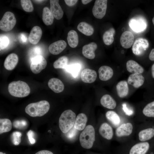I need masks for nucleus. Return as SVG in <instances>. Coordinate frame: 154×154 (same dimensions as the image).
<instances>
[{
  "label": "nucleus",
  "instance_id": "21",
  "mask_svg": "<svg viewBox=\"0 0 154 154\" xmlns=\"http://www.w3.org/2000/svg\"><path fill=\"white\" fill-rule=\"evenodd\" d=\"M48 86L52 90L56 93L62 92L64 88V86L62 81L56 78L50 79L48 82Z\"/></svg>",
  "mask_w": 154,
  "mask_h": 154
},
{
  "label": "nucleus",
  "instance_id": "47",
  "mask_svg": "<svg viewBox=\"0 0 154 154\" xmlns=\"http://www.w3.org/2000/svg\"><path fill=\"white\" fill-rule=\"evenodd\" d=\"M20 38L22 40H21L22 42H26L27 40V38H26L25 36L24 35H23L22 34Z\"/></svg>",
  "mask_w": 154,
  "mask_h": 154
},
{
  "label": "nucleus",
  "instance_id": "37",
  "mask_svg": "<svg viewBox=\"0 0 154 154\" xmlns=\"http://www.w3.org/2000/svg\"><path fill=\"white\" fill-rule=\"evenodd\" d=\"M21 4L23 9L26 12H31L33 10V4L30 0H21Z\"/></svg>",
  "mask_w": 154,
  "mask_h": 154
},
{
  "label": "nucleus",
  "instance_id": "34",
  "mask_svg": "<svg viewBox=\"0 0 154 154\" xmlns=\"http://www.w3.org/2000/svg\"><path fill=\"white\" fill-rule=\"evenodd\" d=\"M81 68L80 65L78 64L67 65L64 69L68 72L72 74L74 77H76Z\"/></svg>",
  "mask_w": 154,
  "mask_h": 154
},
{
  "label": "nucleus",
  "instance_id": "24",
  "mask_svg": "<svg viewBox=\"0 0 154 154\" xmlns=\"http://www.w3.org/2000/svg\"><path fill=\"white\" fill-rule=\"evenodd\" d=\"M116 89L117 94L119 98H122L125 97L129 92L127 82L125 80L119 81L116 85Z\"/></svg>",
  "mask_w": 154,
  "mask_h": 154
},
{
  "label": "nucleus",
  "instance_id": "44",
  "mask_svg": "<svg viewBox=\"0 0 154 154\" xmlns=\"http://www.w3.org/2000/svg\"><path fill=\"white\" fill-rule=\"evenodd\" d=\"M77 0H65L66 4L69 6H72L74 5L78 2Z\"/></svg>",
  "mask_w": 154,
  "mask_h": 154
},
{
  "label": "nucleus",
  "instance_id": "8",
  "mask_svg": "<svg viewBox=\"0 0 154 154\" xmlns=\"http://www.w3.org/2000/svg\"><path fill=\"white\" fill-rule=\"evenodd\" d=\"M107 0H96L92 9L94 17L98 19H102L105 15L107 8Z\"/></svg>",
  "mask_w": 154,
  "mask_h": 154
},
{
  "label": "nucleus",
  "instance_id": "49",
  "mask_svg": "<svg viewBox=\"0 0 154 154\" xmlns=\"http://www.w3.org/2000/svg\"><path fill=\"white\" fill-rule=\"evenodd\" d=\"M151 72L152 77L154 78V63L152 66Z\"/></svg>",
  "mask_w": 154,
  "mask_h": 154
},
{
  "label": "nucleus",
  "instance_id": "3",
  "mask_svg": "<svg viewBox=\"0 0 154 154\" xmlns=\"http://www.w3.org/2000/svg\"><path fill=\"white\" fill-rule=\"evenodd\" d=\"M76 115L72 110H68L61 114L59 120L60 129L64 133L68 132L74 126Z\"/></svg>",
  "mask_w": 154,
  "mask_h": 154
},
{
  "label": "nucleus",
  "instance_id": "35",
  "mask_svg": "<svg viewBox=\"0 0 154 154\" xmlns=\"http://www.w3.org/2000/svg\"><path fill=\"white\" fill-rule=\"evenodd\" d=\"M68 59L66 56L60 57L56 60L53 63V67L56 69H65L67 66Z\"/></svg>",
  "mask_w": 154,
  "mask_h": 154
},
{
  "label": "nucleus",
  "instance_id": "9",
  "mask_svg": "<svg viewBox=\"0 0 154 154\" xmlns=\"http://www.w3.org/2000/svg\"><path fill=\"white\" fill-rule=\"evenodd\" d=\"M149 46L148 41L145 38H140L137 39L132 45V51L135 55H142Z\"/></svg>",
  "mask_w": 154,
  "mask_h": 154
},
{
  "label": "nucleus",
  "instance_id": "20",
  "mask_svg": "<svg viewBox=\"0 0 154 154\" xmlns=\"http://www.w3.org/2000/svg\"><path fill=\"white\" fill-rule=\"evenodd\" d=\"M18 61L17 55L15 53L11 54L6 58L4 63V66L8 70H12L17 65Z\"/></svg>",
  "mask_w": 154,
  "mask_h": 154
},
{
  "label": "nucleus",
  "instance_id": "14",
  "mask_svg": "<svg viewBox=\"0 0 154 154\" xmlns=\"http://www.w3.org/2000/svg\"><path fill=\"white\" fill-rule=\"evenodd\" d=\"M50 10L54 17L57 20L61 19L63 15V11L59 4V0H50Z\"/></svg>",
  "mask_w": 154,
  "mask_h": 154
},
{
  "label": "nucleus",
  "instance_id": "11",
  "mask_svg": "<svg viewBox=\"0 0 154 154\" xmlns=\"http://www.w3.org/2000/svg\"><path fill=\"white\" fill-rule=\"evenodd\" d=\"M97 76V73L95 70L89 69L85 68L81 72V78L84 82L91 83L96 80Z\"/></svg>",
  "mask_w": 154,
  "mask_h": 154
},
{
  "label": "nucleus",
  "instance_id": "6",
  "mask_svg": "<svg viewBox=\"0 0 154 154\" xmlns=\"http://www.w3.org/2000/svg\"><path fill=\"white\" fill-rule=\"evenodd\" d=\"M129 25L133 31L139 33L146 29L147 23L144 17L141 16H138L131 19L129 21Z\"/></svg>",
  "mask_w": 154,
  "mask_h": 154
},
{
  "label": "nucleus",
  "instance_id": "25",
  "mask_svg": "<svg viewBox=\"0 0 154 154\" xmlns=\"http://www.w3.org/2000/svg\"><path fill=\"white\" fill-rule=\"evenodd\" d=\"M100 102L103 107L109 109H114L116 106L115 100L109 94L103 96L100 99Z\"/></svg>",
  "mask_w": 154,
  "mask_h": 154
},
{
  "label": "nucleus",
  "instance_id": "4",
  "mask_svg": "<svg viewBox=\"0 0 154 154\" xmlns=\"http://www.w3.org/2000/svg\"><path fill=\"white\" fill-rule=\"evenodd\" d=\"M79 140L83 148L89 149L92 147L95 140V131L92 126L88 125L86 127L80 135Z\"/></svg>",
  "mask_w": 154,
  "mask_h": 154
},
{
  "label": "nucleus",
  "instance_id": "5",
  "mask_svg": "<svg viewBox=\"0 0 154 154\" xmlns=\"http://www.w3.org/2000/svg\"><path fill=\"white\" fill-rule=\"evenodd\" d=\"M16 23V19L14 14L7 11L5 13L0 21V29L2 31L11 30Z\"/></svg>",
  "mask_w": 154,
  "mask_h": 154
},
{
  "label": "nucleus",
  "instance_id": "42",
  "mask_svg": "<svg viewBox=\"0 0 154 154\" xmlns=\"http://www.w3.org/2000/svg\"><path fill=\"white\" fill-rule=\"evenodd\" d=\"M28 139L31 144H34L36 142V140L34 138V133L31 130H29L27 133Z\"/></svg>",
  "mask_w": 154,
  "mask_h": 154
},
{
  "label": "nucleus",
  "instance_id": "19",
  "mask_svg": "<svg viewBox=\"0 0 154 154\" xmlns=\"http://www.w3.org/2000/svg\"><path fill=\"white\" fill-rule=\"evenodd\" d=\"M100 79L103 81H107L112 77L114 72L112 68L107 66L100 67L98 70Z\"/></svg>",
  "mask_w": 154,
  "mask_h": 154
},
{
  "label": "nucleus",
  "instance_id": "1",
  "mask_svg": "<svg viewBox=\"0 0 154 154\" xmlns=\"http://www.w3.org/2000/svg\"><path fill=\"white\" fill-rule=\"evenodd\" d=\"M50 107V104L48 101L41 100L29 104L25 108V112L31 117H41L47 113Z\"/></svg>",
  "mask_w": 154,
  "mask_h": 154
},
{
  "label": "nucleus",
  "instance_id": "51",
  "mask_svg": "<svg viewBox=\"0 0 154 154\" xmlns=\"http://www.w3.org/2000/svg\"><path fill=\"white\" fill-rule=\"evenodd\" d=\"M152 21V22L153 23V24L154 25V17L153 18Z\"/></svg>",
  "mask_w": 154,
  "mask_h": 154
},
{
  "label": "nucleus",
  "instance_id": "29",
  "mask_svg": "<svg viewBox=\"0 0 154 154\" xmlns=\"http://www.w3.org/2000/svg\"><path fill=\"white\" fill-rule=\"evenodd\" d=\"M67 40L70 47L73 48L76 47L78 43V37L76 31L74 30L70 31L68 33Z\"/></svg>",
  "mask_w": 154,
  "mask_h": 154
},
{
  "label": "nucleus",
  "instance_id": "48",
  "mask_svg": "<svg viewBox=\"0 0 154 154\" xmlns=\"http://www.w3.org/2000/svg\"><path fill=\"white\" fill-rule=\"evenodd\" d=\"M92 0H82V3L84 5H86L90 2Z\"/></svg>",
  "mask_w": 154,
  "mask_h": 154
},
{
  "label": "nucleus",
  "instance_id": "12",
  "mask_svg": "<svg viewBox=\"0 0 154 154\" xmlns=\"http://www.w3.org/2000/svg\"><path fill=\"white\" fill-rule=\"evenodd\" d=\"M133 126L130 123L121 124L116 130V134L117 137L128 136L130 135L133 131Z\"/></svg>",
  "mask_w": 154,
  "mask_h": 154
},
{
  "label": "nucleus",
  "instance_id": "13",
  "mask_svg": "<svg viewBox=\"0 0 154 154\" xmlns=\"http://www.w3.org/2000/svg\"><path fill=\"white\" fill-rule=\"evenodd\" d=\"M145 78L141 74L135 73L130 75L127 79V82L135 88H138L143 84Z\"/></svg>",
  "mask_w": 154,
  "mask_h": 154
},
{
  "label": "nucleus",
  "instance_id": "40",
  "mask_svg": "<svg viewBox=\"0 0 154 154\" xmlns=\"http://www.w3.org/2000/svg\"><path fill=\"white\" fill-rule=\"evenodd\" d=\"M78 130L73 127L66 133V137L70 140H74L76 137L78 133Z\"/></svg>",
  "mask_w": 154,
  "mask_h": 154
},
{
  "label": "nucleus",
  "instance_id": "41",
  "mask_svg": "<svg viewBox=\"0 0 154 154\" xmlns=\"http://www.w3.org/2000/svg\"><path fill=\"white\" fill-rule=\"evenodd\" d=\"M27 124V123L25 120H17L13 122V125L15 128H19L26 126Z\"/></svg>",
  "mask_w": 154,
  "mask_h": 154
},
{
  "label": "nucleus",
  "instance_id": "43",
  "mask_svg": "<svg viewBox=\"0 0 154 154\" xmlns=\"http://www.w3.org/2000/svg\"><path fill=\"white\" fill-rule=\"evenodd\" d=\"M122 106L123 109L126 115L130 116L133 114V111L132 110L129 109L127 107L125 103L123 104Z\"/></svg>",
  "mask_w": 154,
  "mask_h": 154
},
{
  "label": "nucleus",
  "instance_id": "26",
  "mask_svg": "<svg viewBox=\"0 0 154 154\" xmlns=\"http://www.w3.org/2000/svg\"><path fill=\"white\" fill-rule=\"evenodd\" d=\"M87 121L86 115L84 113H80L76 118L74 127L78 130H82L85 127Z\"/></svg>",
  "mask_w": 154,
  "mask_h": 154
},
{
  "label": "nucleus",
  "instance_id": "32",
  "mask_svg": "<svg viewBox=\"0 0 154 154\" xmlns=\"http://www.w3.org/2000/svg\"><path fill=\"white\" fill-rule=\"evenodd\" d=\"M115 33V30L112 28L105 32L103 35V39L106 45H110L113 43L114 40V36Z\"/></svg>",
  "mask_w": 154,
  "mask_h": 154
},
{
  "label": "nucleus",
  "instance_id": "46",
  "mask_svg": "<svg viewBox=\"0 0 154 154\" xmlns=\"http://www.w3.org/2000/svg\"><path fill=\"white\" fill-rule=\"evenodd\" d=\"M149 58L151 61H154V49L151 50L149 55Z\"/></svg>",
  "mask_w": 154,
  "mask_h": 154
},
{
  "label": "nucleus",
  "instance_id": "36",
  "mask_svg": "<svg viewBox=\"0 0 154 154\" xmlns=\"http://www.w3.org/2000/svg\"><path fill=\"white\" fill-rule=\"evenodd\" d=\"M142 112L146 117H154V101L147 104L143 109Z\"/></svg>",
  "mask_w": 154,
  "mask_h": 154
},
{
  "label": "nucleus",
  "instance_id": "7",
  "mask_svg": "<svg viewBox=\"0 0 154 154\" xmlns=\"http://www.w3.org/2000/svg\"><path fill=\"white\" fill-rule=\"evenodd\" d=\"M47 64L46 61L43 56L37 55L31 59L30 69L33 73L37 74L45 68Z\"/></svg>",
  "mask_w": 154,
  "mask_h": 154
},
{
  "label": "nucleus",
  "instance_id": "16",
  "mask_svg": "<svg viewBox=\"0 0 154 154\" xmlns=\"http://www.w3.org/2000/svg\"><path fill=\"white\" fill-rule=\"evenodd\" d=\"M97 48V44L94 42H91L85 45L82 48V54L87 58L93 59L95 56V51Z\"/></svg>",
  "mask_w": 154,
  "mask_h": 154
},
{
  "label": "nucleus",
  "instance_id": "31",
  "mask_svg": "<svg viewBox=\"0 0 154 154\" xmlns=\"http://www.w3.org/2000/svg\"><path fill=\"white\" fill-rule=\"evenodd\" d=\"M54 19V17L50 10L47 7H44L43 9L42 20L44 23L46 25H52Z\"/></svg>",
  "mask_w": 154,
  "mask_h": 154
},
{
  "label": "nucleus",
  "instance_id": "30",
  "mask_svg": "<svg viewBox=\"0 0 154 154\" xmlns=\"http://www.w3.org/2000/svg\"><path fill=\"white\" fill-rule=\"evenodd\" d=\"M106 116L108 120L115 127L117 126L120 123V118L117 114L114 111H108L106 113Z\"/></svg>",
  "mask_w": 154,
  "mask_h": 154
},
{
  "label": "nucleus",
  "instance_id": "22",
  "mask_svg": "<svg viewBox=\"0 0 154 154\" xmlns=\"http://www.w3.org/2000/svg\"><path fill=\"white\" fill-rule=\"evenodd\" d=\"M99 133L103 138L107 140L112 139L113 136V131L112 127L106 123H102L99 129Z\"/></svg>",
  "mask_w": 154,
  "mask_h": 154
},
{
  "label": "nucleus",
  "instance_id": "38",
  "mask_svg": "<svg viewBox=\"0 0 154 154\" xmlns=\"http://www.w3.org/2000/svg\"><path fill=\"white\" fill-rule=\"evenodd\" d=\"M21 133L19 131H14L12 133L11 138L13 143L15 145H19L21 142Z\"/></svg>",
  "mask_w": 154,
  "mask_h": 154
},
{
  "label": "nucleus",
  "instance_id": "10",
  "mask_svg": "<svg viewBox=\"0 0 154 154\" xmlns=\"http://www.w3.org/2000/svg\"><path fill=\"white\" fill-rule=\"evenodd\" d=\"M120 40L121 44L123 48H130L134 43V36L131 32L126 31L121 35Z\"/></svg>",
  "mask_w": 154,
  "mask_h": 154
},
{
  "label": "nucleus",
  "instance_id": "33",
  "mask_svg": "<svg viewBox=\"0 0 154 154\" xmlns=\"http://www.w3.org/2000/svg\"><path fill=\"white\" fill-rule=\"evenodd\" d=\"M12 127V123L9 119L7 118L0 119V134L10 131Z\"/></svg>",
  "mask_w": 154,
  "mask_h": 154
},
{
  "label": "nucleus",
  "instance_id": "15",
  "mask_svg": "<svg viewBox=\"0 0 154 154\" xmlns=\"http://www.w3.org/2000/svg\"><path fill=\"white\" fill-rule=\"evenodd\" d=\"M67 46L66 43L63 40H58L51 44L49 46L50 52L54 55H57L62 52Z\"/></svg>",
  "mask_w": 154,
  "mask_h": 154
},
{
  "label": "nucleus",
  "instance_id": "50",
  "mask_svg": "<svg viewBox=\"0 0 154 154\" xmlns=\"http://www.w3.org/2000/svg\"><path fill=\"white\" fill-rule=\"evenodd\" d=\"M35 1H36L38 2H42V1H44V0H35Z\"/></svg>",
  "mask_w": 154,
  "mask_h": 154
},
{
  "label": "nucleus",
  "instance_id": "39",
  "mask_svg": "<svg viewBox=\"0 0 154 154\" xmlns=\"http://www.w3.org/2000/svg\"><path fill=\"white\" fill-rule=\"evenodd\" d=\"M9 40L5 35L1 34L0 35V49L3 50L6 48L9 45Z\"/></svg>",
  "mask_w": 154,
  "mask_h": 154
},
{
  "label": "nucleus",
  "instance_id": "28",
  "mask_svg": "<svg viewBox=\"0 0 154 154\" xmlns=\"http://www.w3.org/2000/svg\"><path fill=\"white\" fill-rule=\"evenodd\" d=\"M138 136L141 141L148 140L154 136V129L149 128L142 130L139 133Z\"/></svg>",
  "mask_w": 154,
  "mask_h": 154
},
{
  "label": "nucleus",
  "instance_id": "45",
  "mask_svg": "<svg viewBox=\"0 0 154 154\" xmlns=\"http://www.w3.org/2000/svg\"><path fill=\"white\" fill-rule=\"evenodd\" d=\"M35 154H53L51 151L47 150H42L39 151Z\"/></svg>",
  "mask_w": 154,
  "mask_h": 154
},
{
  "label": "nucleus",
  "instance_id": "2",
  "mask_svg": "<svg viewBox=\"0 0 154 154\" xmlns=\"http://www.w3.org/2000/svg\"><path fill=\"white\" fill-rule=\"evenodd\" d=\"M8 90L10 94L17 97L23 98L28 96L30 92V89L25 82L20 80L13 81L8 86Z\"/></svg>",
  "mask_w": 154,
  "mask_h": 154
},
{
  "label": "nucleus",
  "instance_id": "23",
  "mask_svg": "<svg viewBox=\"0 0 154 154\" xmlns=\"http://www.w3.org/2000/svg\"><path fill=\"white\" fill-rule=\"evenodd\" d=\"M126 68L130 73H142L144 70L143 67L135 61L129 60L126 63Z\"/></svg>",
  "mask_w": 154,
  "mask_h": 154
},
{
  "label": "nucleus",
  "instance_id": "27",
  "mask_svg": "<svg viewBox=\"0 0 154 154\" xmlns=\"http://www.w3.org/2000/svg\"><path fill=\"white\" fill-rule=\"evenodd\" d=\"M78 30L86 35L90 36L94 32L93 27L90 25L85 22H81L78 25Z\"/></svg>",
  "mask_w": 154,
  "mask_h": 154
},
{
  "label": "nucleus",
  "instance_id": "52",
  "mask_svg": "<svg viewBox=\"0 0 154 154\" xmlns=\"http://www.w3.org/2000/svg\"><path fill=\"white\" fill-rule=\"evenodd\" d=\"M0 154H6L5 153H3V152H0Z\"/></svg>",
  "mask_w": 154,
  "mask_h": 154
},
{
  "label": "nucleus",
  "instance_id": "18",
  "mask_svg": "<svg viewBox=\"0 0 154 154\" xmlns=\"http://www.w3.org/2000/svg\"><path fill=\"white\" fill-rule=\"evenodd\" d=\"M42 35V31L40 27L35 26L32 29L29 36V40L33 44H37L40 41Z\"/></svg>",
  "mask_w": 154,
  "mask_h": 154
},
{
  "label": "nucleus",
  "instance_id": "17",
  "mask_svg": "<svg viewBox=\"0 0 154 154\" xmlns=\"http://www.w3.org/2000/svg\"><path fill=\"white\" fill-rule=\"evenodd\" d=\"M149 147L147 142H140L134 145L131 149L129 154H145Z\"/></svg>",
  "mask_w": 154,
  "mask_h": 154
}]
</instances>
